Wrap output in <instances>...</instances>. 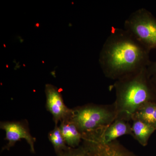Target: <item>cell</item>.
Here are the masks:
<instances>
[{"mask_svg":"<svg viewBox=\"0 0 156 156\" xmlns=\"http://www.w3.org/2000/svg\"><path fill=\"white\" fill-rule=\"evenodd\" d=\"M46 108L47 110L53 115L55 125L63 120L69 118L72 109L68 108L65 104L61 93L55 86L47 84L45 86Z\"/></svg>","mask_w":156,"mask_h":156,"instance_id":"obj_6","label":"cell"},{"mask_svg":"<svg viewBox=\"0 0 156 156\" xmlns=\"http://www.w3.org/2000/svg\"><path fill=\"white\" fill-rule=\"evenodd\" d=\"M132 136L140 145H147L150 137L156 131L153 127L139 120H132Z\"/></svg>","mask_w":156,"mask_h":156,"instance_id":"obj_10","label":"cell"},{"mask_svg":"<svg viewBox=\"0 0 156 156\" xmlns=\"http://www.w3.org/2000/svg\"><path fill=\"white\" fill-rule=\"evenodd\" d=\"M48 138L53 145L56 154L66 149L69 147L66 145L59 127L57 125H55L54 129L49 132Z\"/></svg>","mask_w":156,"mask_h":156,"instance_id":"obj_12","label":"cell"},{"mask_svg":"<svg viewBox=\"0 0 156 156\" xmlns=\"http://www.w3.org/2000/svg\"><path fill=\"white\" fill-rule=\"evenodd\" d=\"M151 79L156 95V76L151 77Z\"/></svg>","mask_w":156,"mask_h":156,"instance_id":"obj_15","label":"cell"},{"mask_svg":"<svg viewBox=\"0 0 156 156\" xmlns=\"http://www.w3.org/2000/svg\"><path fill=\"white\" fill-rule=\"evenodd\" d=\"M124 29L150 51L156 50V18L147 9H140L131 14Z\"/></svg>","mask_w":156,"mask_h":156,"instance_id":"obj_4","label":"cell"},{"mask_svg":"<svg viewBox=\"0 0 156 156\" xmlns=\"http://www.w3.org/2000/svg\"><path fill=\"white\" fill-rule=\"evenodd\" d=\"M70 119L83 137L101 136L116 119L113 103L110 105L88 104L72 109Z\"/></svg>","mask_w":156,"mask_h":156,"instance_id":"obj_3","label":"cell"},{"mask_svg":"<svg viewBox=\"0 0 156 156\" xmlns=\"http://www.w3.org/2000/svg\"><path fill=\"white\" fill-rule=\"evenodd\" d=\"M147 71L150 76L152 77L156 76V61L152 62H151L148 66H147Z\"/></svg>","mask_w":156,"mask_h":156,"instance_id":"obj_14","label":"cell"},{"mask_svg":"<svg viewBox=\"0 0 156 156\" xmlns=\"http://www.w3.org/2000/svg\"><path fill=\"white\" fill-rule=\"evenodd\" d=\"M58 127L68 146L76 148L81 145L83 136L70 118L61 122Z\"/></svg>","mask_w":156,"mask_h":156,"instance_id":"obj_9","label":"cell"},{"mask_svg":"<svg viewBox=\"0 0 156 156\" xmlns=\"http://www.w3.org/2000/svg\"><path fill=\"white\" fill-rule=\"evenodd\" d=\"M87 156H138L129 151L118 141L108 144L95 139L88 140L84 142Z\"/></svg>","mask_w":156,"mask_h":156,"instance_id":"obj_7","label":"cell"},{"mask_svg":"<svg viewBox=\"0 0 156 156\" xmlns=\"http://www.w3.org/2000/svg\"><path fill=\"white\" fill-rule=\"evenodd\" d=\"M147 68L115 81L113 85L115 92L113 104L116 119L130 122L142 105L156 101L155 92Z\"/></svg>","mask_w":156,"mask_h":156,"instance_id":"obj_2","label":"cell"},{"mask_svg":"<svg viewBox=\"0 0 156 156\" xmlns=\"http://www.w3.org/2000/svg\"><path fill=\"white\" fill-rule=\"evenodd\" d=\"M134 119L142 121L156 130V101H149L142 105L133 115L132 120Z\"/></svg>","mask_w":156,"mask_h":156,"instance_id":"obj_11","label":"cell"},{"mask_svg":"<svg viewBox=\"0 0 156 156\" xmlns=\"http://www.w3.org/2000/svg\"><path fill=\"white\" fill-rule=\"evenodd\" d=\"M57 156H87V149L82 143L76 148L69 147L66 149L56 154Z\"/></svg>","mask_w":156,"mask_h":156,"instance_id":"obj_13","label":"cell"},{"mask_svg":"<svg viewBox=\"0 0 156 156\" xmlns=\"http://www.w3.org/2000/svg\"><path fill=\"white\" fill-rule=\"evenodd\" d=\"M150 52L126 30L112 27L99 62L105 76L116 81L147 67L151 62Z\"/></svg>","mask_w":156,"mask_h":156,"instance_id":"obj_1","label":"cell"},{"mask_svg":"<svg viewBox=\"0 0 156 156\" xmlns=\"http://www.w3.org/2000/svg\"><path fill=\"white\" fill-rule=\"evenodd\" d=\"M129 135L132 136L131 124L126 120L116 119L104 131L100 136L95 138L105 144L110 143L117 140L120 136Z\"/></svg>","mask_w":156,"mask_h":156,"instance_id":"obj_8","label":"cell"},{"mask_svg":"<svg viewBox=\"0 0 156 156\" xmlns=\"http://www.w3.org/2000/svg\"><path fill=\"white\" fill-rule=\"evenodd\" d=\"M0 128L5 132V139L8 141L3 150H9L17 141L24 139L30 147L31 151L33 153L35 152L34 143L36 139L30 134L26 123L20 121L1 122Z\"/></svg>","mask_w":156,"mask_h":156,"instance_id":"obj_5","label":"cell"}]
</instances>
